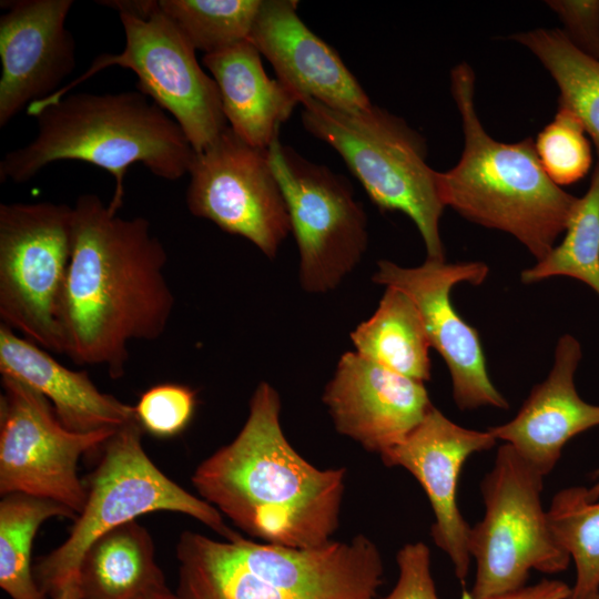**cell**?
I'll return each mask as SVG.
<instances>
[{"instance_id": "cell-1", "label": "cell", "mask_w": 599, "mask_h": 599, "mask_svg": "<svg viewBox=\"0 0 599 599\" xmlns=\"http://www.w3.org/2000/svg\"><path fill=\"white\" fill-rule=\"evenodd\" d=\"M59 322L63 354L121 378L133 341L162 336L174 309L162 242L141 216L124 219L95 194L78 197Z\"/></svg>"}, {"instance_id": "cell-2", "label": "cell", "mask_w": 599, "mask_h": 599, "mask_svg": "<svg viewBox=\"0 0 599 599\" xmlns=\"http://www.w3.org/2000/svg\"><path fill=\"white\" fill-rule=\"evenodd\" d=\"M281 398L266 382L255 388L236 437L204 459L191 481L202 499L263 542L312 549L339 524L346 469H319L288 443Z\"/></svg>"}, {"instance_id": "cell-3", "label": "cell", "mask_w": 599, "mask_h": 599, "mask_svg": "<svg viewBox=\"0 0 599 599\" xmlns=\"http://www.w3.org/2000/svg\"><path fill=\"white\" fill-rule=\"evenodd\" d=\"M37 134L0 162V181L26 183L62 160L99 166L115 180L109 207L123 204L128 167L141 163L164 180L189 173L195 151L175 120L139 90L67 94L37 115Z\"/></svg>"}, {"instance_id": "cell-4", "label": "cell", "mask_w": 599, "mask_h": 599, "mask_svg": "<svg viewBox=\"0 0 599 599\" xmlns=\"http://www.w3.org/2000/svg\"><path fill=\"white\" fill-rule=\"evenodd\" d=\"M176 559L180 599H375L384 572L377 546L361 534L295 549L185 530Z\"/></svg>"}, {"instance_id": "cell-5", "label": "cell", "mask_w": 599, "mask_h": 599, "mask_svg": "<svg viewBox=\"0 0 599 599\" xmlns=\"http://www.w3.org/2000/svg\"><path fill=\"white\" fill-rule=\"evenodd\" d=\"M450 90L465 145L451 170L437 172L441 202L471 222L515 236L540 261L566 231L579 197L551 181L530 138L504 143L485 131L474 103L470 65L451 70Z\"/></svg>"}, {"instance_id": "cell-6", "label": "cell", "mask_w": 599, "mask_h": 599, "mask_svg": "<svg viewBox=\"0 0 599 599\" xmlns=\"http://www.w3.org/2000/svg\"><path fill=\"white\" fill-rule=\"evenodd\" d=\"M307 132L331 145L382 211H399L417 226L428 260L445 261L439 234L437 171L426 162L424 139L403 119L374 104L357 111L304 98Z\"/></svg>"}, {"instance_id": "cell-7", "label": "cell", "mask_w": 599, "mask_h": 599, "mask_svg": "<svg viewBox=\"0 0 599 599\" xmlns=\"http://www.w3.org/2000/svg\"><path fill=\"white\" fill-rule=\"evenodd\" d=\"M143 429L133 419L103 444L102 457L84 485L87 499L68 538L33 567L37 583L51 598L78 576L87 548L102 534L154 511L187 515L232 540L222 514L164 475L142 446Z\"/></svg>"}, {"instance_id": "cell-8", "label": "cell", "mask_w": 599, "mask_h": 599, "mask_svg": "<svg viewBox=\"0 0 599 599\" xmlns=\"http://www.w3.org/2000/svg\"><path fill=\"white\" fill-rule=\"evenodd\" d=\"M542 488L544 476L504 443L480 484L484 517L468 534L476 562L468 599L517 591L532 569L551 575L568 568L571 559L552 532Z\"/></svg>"}, {"instance_id": "cell-9", "label": "cell", "mask_w": 599, "mask_h": 599, "mask_svg": "<svg viewBox=\"0 0 599 599\" xmlns=\"http://www.w3.org/2000/svg\"><path fill=\"white\" fill-rule=\"evenodd\" d=\"M72 237L70 205H0L1 324L58 354H63L59 313Z\"/></svg>"}, {"instance_id": "cell-10", "label": "cell", "mask_w": 599, "mask_h": 599, "mask_svg": "<svg viewBox=\"0 0 599 599\" xmlns=\"http://www.w3.org/2000/svg\"><path fill=\"white\" fill-rule=\"evenodd\" d=\"M125 44L118 53L97 57L79 78L54 94L31 103L29 115L57 103L75 85L98 72L119 65L131 70L141 91L169 113L194 151L211 145L229 126L213 78L200 65L194 47L175 23L159 9L148 18L119 13Z\"/></svg>"}, {"instance_id": "cell-11", "label": "cell", "mask_w": 599, "mask_h": 599, "mask_svg": "<svg viewBox=\"0 0 599 599\" xmlns=\"http://www.w3.org/2000/svg\"><path fill=\"white\" fill-rule=\"evenodd\" d=\"M267 155L287 206L308 293L334 290L367 247V220L349 181L274 140Z\"/></svg>"}, {"instance_id": "cell-12", "label": "cell", "mask_w": 599, "mask_h": 599, "mask_svg": "<svg viewBox=\"0 0 599 599\" xmlns=\"http://www.w3.org/2000/svg\"><path fill=\"white\" fill-rule=\"evenodd\" d=\"M0 494L23 493L55 500L79 515L87 488L78 461L116 429L74 433L58 419L50 402L24 383L1 377Z\"/></svg>"}, {"instance_id": "cell-13", "label": "cell", "mask_w": 599, "mask_h": 599, "mask_svg": "<svg viewBox=\"0 0 599 599\" xmlns=\"http://www.w3.org/2000/svg\"><path fill=\"white\" fill-rule=\"evenodd\" d=\"M189 211L242 236L273 258L291 232L284 195L267 150L254 148L227 126L195 153L189 170Z\"/></svg>"}, {"instance_id": "cell-14", "label": "cell", "mask_w": 599, "mask_h": 599, "mask_svg": "<svg viewBox=\"0 0 599 599\" xmlns=\"http://www.w3.org/2000/svg\"><path fill=\"white\" fill-rule=\"evenodd\" d=\"M487 275L488 266L483 262L446 263L428 258L416 267L379 261L373 275L375 283L406 293L418 307L430 347L447 364L453 397L461 410L509 407L489 378L477 331L460 317L450 301L456 284L478 285Z\"/></svg>"}, {"instance_id": "cell-15", "label": "cell", "mask_w": 599, "mask_h": 599, "mask_svg": "<svg viewBox=\"0 0 599 599\" xmlns=\"http://www.w3.org/2000/svg\"><path fill=\"white\" fill-rule=\"evenodd\" d=\"M496 441L489 430L459 426L433 406L400 444L380 455L386 466L406 469L423 487L435 517L430 531L433 540L447 554L463 585L471 559L468 551L470 526L457 506L458 478L469 456L489 450Z\"/></svg>"}, {"instance_id": "cell-16", "label": "cell", "mask_w": 599, "mask_h": 599, "mask_svg": "<svg viewBox=\"0 0 599 599\" xmlns=\"http://www.w3.org/2000/svg\"><path fill=\"white\" fill-rule=\"evenodd\" d=\"M72 0L1 1L0 126L63 85L75 68V41L65 28Z\"/></svg>"}, {"instance_id": "cell-17", "label": "cell", "mask_w": 599, "mask_h": 599, "mask_svg": "<svg viewBox=\"0 0 599 599\" xmlns=\"http://www.w3.org/2000/svg\"><path fill=\"white\" fill-rule=\"evenodd\" d=\"M323 402L339 434L379 455L400 444L434 406L424 382L356 352L342 355Z\"/></svg>"}, {"instance_id": "cell-18", "label": "cell", "mask_w": 599, "mask_h": 599, "mask_svg": "<svg viewBox=\"0 0 599 599\" xmlns=\"http://www.w3.org/2000/svg\"><path fill=\"white\" fill-rule=\"evenodd\" d=\"M295 0H263L248 41L273 65L276 79L301 99L357 111L372 102L334 48L297 14Z\"/></svg>"}, {"instance_id": "cell-19", "label": "cell", "mask_w": 599, "mask_h": 599, "mask_svg": "<svg viewBox=\"0 0 599 599\" xmlns=\"http://www.w3.org/2000/svg\"><path fill=\"white\" fill-rule=\"evenodd\" d=\"M581 356L577 338L562 335L547 378L534 386L511 420L488 429L544 477L555 468L572 437L599 426V405L585 402L575 386Z\"/></svg>"}, {"instance_id": "cell-20", "label": "cell", "mask_w": 599, "mask_h": 599, "mask_svg": "<svg viewBox=\"0 0 599 599\" xmlns=\"http://www.w3.org/2000/svg\"><path fill=\"white\" fill-rule=\"evenodd\" d=\"M0 373L43 395L74 433L118 429L135 419L134 406L102 393L85 372L67 368L48 351L0 326Z\"/></svg>"}, {"instance_id": "cell-21", "label": "cell", "mask_w": 599, "mask_h": 599, "mask_svg": "<svg viewBox=\"0 0 599 599\" xmlns=\"http://www.w3.org/2000/svg\"><path fill=\"white\" fill-rule=\"evenodd\" d=\"M261 53L248 40L204 54L229 126L250 145L267 150L278 139L300 97L265 72Z\"/></svg>"}, {"instance_id": "cell-22", "label": "cell", "mask_w": 599, "mask_h": 599, "mask_svg": "<svg viewBox=\"0 0 599 599\" xmlns=\"http://www.w3.org/2000/svg\"><path fill=\"white\" fill-rule=\"evenodd\" d=\"M82 599H144L167 589L150 532L136 520L99 536L80 562Z\"/></svg>"}, {"instance_id": "cell-23", "label": "cell", "mask_w": 599, "mask_h": 599, "mask_svg": "<svg viewBox=\"0 0 599 599\" xmlns=\"http://www.w3.org/2000/svg\"><path fill=\"white\" fill-rule=\"evenodd\" d=\"M351 339L356 353L404 376L430 378V343L420 312L404 292L386 287L375 313L361 323Z\"/></svg>"}, {"instance_id": "cell-24", "label": "cell", "mask_w": 599, "mask_h": 599, "mask_svg": "<svg viewBox=\"0 0 599 599\" xmlns=\"http://www.w3.org/2000/svg\"><path fill=\"white\" fill-rule=\"evenodd\" d=\"M512 39L528 48L551 74L560 91L558 106L580 119L599 155V60L580 51L562 30L537 29L516 33Z\"/></svg>"}, {"instance_id": "cell-25", "label": "cell", "mask_w": 599, "mask_h": 599, "mask_svg": "<svg viewBox=\"0 0 599 599\" xmlns=\"http://www.w3.org/2000/svg\"><path fill=\"white\" fill-rule=\"evenodd\" d=\"M69 507L23 493L0 501V587L11 599H45L31 566L32 542L38 528L53 517L75 519Z\"/></svg>"}, {"instance_id": "cell-26", "label": "cell", "mask_w": 599, "mask_h": 599, "mask_svg": "<svg viewBox=\"0 0 599 599\" xmlns=\"http://www.w3.org/2000/svg\"><path fill=\"white\" fill-rule=\"evenodd\" d=\"M552 276L581 281L599 295V164L586 194L578 199L561 243L520 274L522 283Z\"/></svg>"}, {"instance_id": "cell-27", "label": "cell", "mask_w": 599, "mask_h": 599, "mask_svg": "<svg viewBox=\"0 0 599 599\" xmlns=\"http://www.w3.org/2000/svg\"><path fill=\"white\" fill-rule=\"evenodd\" d=\"M552 532L576 566L569 599H586L599 590V501L586 487L557 493L547 511Z\"/></svg>"}, {"instance_id": "cell-28", "label": "cell", "mask_w": 599, "mask_h": 599, "mask_svg": "<svg viewBox=\"0 0 599 599\" xmlns=\"http://www.w3.org/2000/svg\"><path fill=\"white\" fill-rule=\"evenodd\" d=\"M263 0H159L195 50L214 53L248 40Z\"/></svg>"}, {"instance_id": "cell-29", "label": "cell", "mask_w": 599, "mask_h": 599, "mask_svg": "<svg viewBox=\"0 0 599 599\" xmlns=\"http://www.w3.org/2000/svg\"><path fill=\"white\" fill-rule=\"evenodd\" d=\"M534 143L542 169L559 186L578 182L590 170L592 153L586 129L565 106H558Z\"/></svg>"}, {"instance_id": "cell-30", "label": "cell", "mask_w": 599, "mask_h": 599, "mask_svg": "<svg viewBox=\"0 0 599 599\" xmlns=\"http://www.w3.org/2000/svg\"><path fill=\"white\" fill-rule=\"evenodd\" d=\"M196 407L193 388L174 383L154 385L134 406L135 419L143 432L159 438L174 437L190 425Z\"/></svg>"}, {"instance_id": "cell-31", "label": "cell", "mask_w": 599, "mask_h": 599, "mask_svg": "<svg viewBox=\"0 0 599 599\" xmlns=\"http://www.w3.org/2000/svg\"><path fill=\"white\" fill-rule=\"evenodd\" d=\"M398 579L383 599H439L430 573V552L424 542L406 544L396 556Z\"/></svg>"}, {"instance_id": "cell-32", "label": "cell", "mask_w": 599, "mask_h": 599, "mask_svg": "<svg viewBox=\"0 0 599 599\" xmlns=\"http://www.w3.org/2000/svg\"><path fill=\"white\" fill-rule=\"evenodd\" d=\"M547 3L562 20L568 39L580 51L599 60V1L554 0Z\"/></svg>"}, {"instance_id": "cell-33", "label": "cell", "mask_w": 599, "mask_h": 599, "mask_svg": "<svg viewBox=\"0 0 599 599\" xmlns=\"http://www.w3.org/2000/svg\"><path fill=\"white\" fill-rule=\"evenodd\" d=\"M571 587L560 580L544 579L517 591L486 599H569Z\"/></svg>"}, {"instance_id": "cell-34", "label": "cell", "mask_w": 599, "mask_h": 599, "mask_svg": "<svg viewBox=\"0 0 599 599\" xmlns=\"http://www.w3.org/2000/svg\"><path fill=\"white\" fill-rule=\"evenodd\" d=\"M116 10L119 13L131 14L141 18H148L159 9V1L154 0H111L98 1Z\"/></svg>"}, {"instance_id": "cell-35", "label": "cell", "mask_w": 599, "mask_h": 599, "mask_svg": "<svg viewBox=\"0 0 599 599\" xmlns=\"http://www.w3.org/2000/svg\"><path fill=\"white\" fill-rule=\"evenodd\" d=\"M52 599H82L78 576L70 579Z\"/></svg>"}, {"instance_id": "cell-36", "label": "cell", "mask_w": 599, "mask_h": 599, "mask_svg": "<svg viewBox=\"0 0 599 599\" xmlns=\"http://www.w3.org/2000/svg\"><path fill=\"white\" fill-rule=\"evenodd\" d=\"M593 477L597 479L596 484L591 488H587V498L590 501L599 498V468L595 471Z\"/></svg>"}, {"instance_id": "cell-37", "label": "cell", "mask_w": 599, "mask_h": 599, "mask_svg": "<svg viewBox=\"0 0 599 599\" xmlns=\"http://www.w3.org/2000/svg\"><path fill=\"white\" fill-rule=\"evenodd\" d=\"M144 599H180L176 593H173L169 588L160 592L153 593Z\"/></svg>"}, {"instance_id": "cell-38", "label": "cell", "mask_w": 599, "mask_h": 599, "mask_svg": "<svg viewBox=\"0 0 599 599\" xmlns=\"http://www.w3.org/2000/svg\"><path fill=\"white\" fill-rule=\"evenodd\" d=\"M586 599H599V590L596 591L595 593L590 595L588 598Z\"/></svg>"}]
</instances>
